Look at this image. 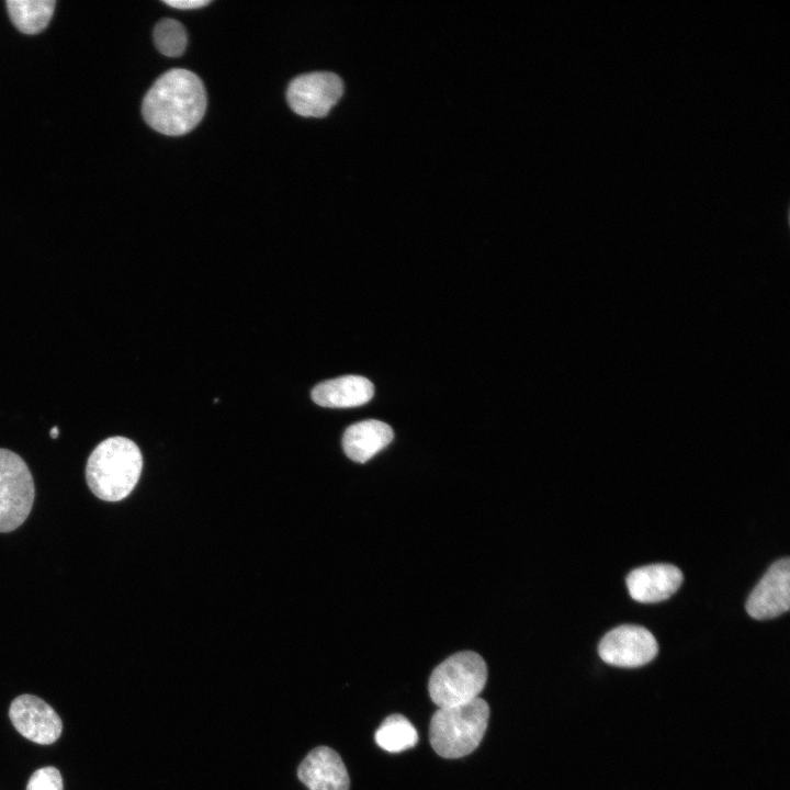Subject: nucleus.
I'll list each match as a JSON object with an SVG mask.
<instances>
[{"label": "nucleus", "mask_w": 790, "mask_h": 790, "mask_svg": "<svg viewBox=\"0 0 790 790\" xmlns=\"http://www.w3.org/2000/svg\"><path fill=\"white\" fill-rule=\"evenodd\" d=\"M50 436H52V438H56V437L58 436V428H57V427H54V428L50 430Z\"/></svg>", "instance_id": "obj_19"}, {"label": "nucleus", "mask_w": 790, "mask_h": 790, "mask_svg": "<svg viewBox=\"0 0 790 790\" xmlns=\"http://www.w3.org/2000/svg\"><path fill=\"white\" fill-rule=\"evenodd\" d=\"M654 635L645 628L623 624L610 630L601 639L598 653L603 662L618 667H640L657 654Z\"/></svg>", "instance_id": "obj_6"}, {"label": "nucleus", "mask_w": 790, "mask_h": 790, "mask_svg": "<svg viewBox=\"0 0 790 790\" xmlns=\"http://www.w3.org/2000/svg\"><path fill=\"white\" fill-rule=\"evenodd\" d=\"M747 613L756 620L776 618L790 608V560L776 561L755 586L746 601Z\"/></svg>", "instance_id": "obj_9"}, {"label": "nucleus", "mask_w": 790, "mask_h": 790, "mask_svg": "<svg viewBox=\"0 0 790 790\" xmlns=\"http://www.w3.org/2000/svg\"><path fill=\"white\" fill-rule=\"evenodd\" d=\"M681 571L672 564H651L630 572L627 586L632 599L654 603L668 599L682 583Z\"/></svg>", "instance_id": "obj_10"}, {"label": "nucleus", "mask_w": 790, "mask_h": 790, "mask_svg": "<svg viewBox=\"0 0 790 790\" xmlns=\"http://www.w3.org/2000/svg\"><path fill=\"white\" fill-rule=\"evenodd\" d=\"M206 110V92L201 79L185 69L161 75L146 93L142 112L155 131L179 136L193 129Z\"/></svg>", "instance_id": "obj_1"}, {"label": "nucleus", "mask_w": 790, "mask_h": 790, "mask_svg": "<svg viewBox=\"0 0 790 790\" xmlns=\"http://www.w3.org/2000/svg\"><path fill=\"white\" fill-rule=\"evenodd\" d=\"M9 716L16 731L34 743L53 744L61 734L60 718L38 697L32 695L16 697L10 706Z\"/></svg>", "instance_id": "obj_8"}, {"label": "nucleus", "mask_w": 790, "mask_h": 790, "mask_svg": "<svg viewBox=\"0 0 790 790\" xmlns=\"http://www.w3.org/2000/svg\"><path fill=\"white\" fill-rule=\"evenodd\" d=\"M374 394L371 381L360 375H343L314 386V403L329 408L357 407L368 403Z\"/></svg>", "instance_id": "obj_12"}, {"label": "nucleus", "mask_w": 790, "mask_h": 790, "mask_svg": "<svg viewBox=\"0 0 790 790\" xmlns=\"http://www.w3.org/2000/svg\"><path fill=\"white\" fill-rule=\"evenodd\" d=\"M297 776L309 790H349L350 787L342 759L327 746L311 751L300 764Z\"/></svg>", "instance_id": "obj_11"}, {"label": "nucleus", "mask_w": 790, "mask_h": 790, "mask_svg": "<svg viewBox=\"0 0 790 790\" xmlns=\"http://www.w3.org/2000/svg\"><path fill=\"white\" fill-rule=\"evenodd\" d=\"M154 40L158 50L168 57L180 56L187 46L183 25L172 19H163L156 25Z\"/></svg>", "instance_id": "obj_16"}, {"label": "nucleus", "mask_w": 790, "mask_h": 790, "mask_svg": "<svg viewBox=\"0 0 790 790\" xmlns=\"http://www.w3.org/2000/svg\"><path fill=\"white\" fill-rule=\"evenodd\" d=\"M374 737L376 744L390 753H400L414 747L418 742L416 729L402 714L387 716L376 730Z\"/></svg>", "instance_id": "obj_15"}, {"label": "nucleus", "mask_w": 790, "mask_h": 790, "mask_svg": "<svg viewBox=\"0 0 790 790\" xmlns=\"http://www.w3.org/2000/svg\"><path fill=\"white\" fill-rule=\"evenodd\" d=\"M392 428L380 420L368 419L349 426L342 436L346 455L354 462L365 463L393 440Z\"/></svg>", "instance_id": "obj_13"}, {"label": "nucleus", "mask_w": 790, "mask_h": 790, "mask_svg": "<svg viewBox=\"0 0 790 790\" xmlns=\"http://www.w3.org/2000/svg\"><path fill=\"white\" fill-rule=\"evenodd\" d=\"M488 719L489 707L479 697L467 703L438 708L430 720V744L443 758L469 755L482 742Z\"/></svg>", "instance_id": "obj_3"}, {"label": "nucleus", "mask_w": 790, "mask_h": 790, "mask_svg": "<svg viewBox=\"0 0 790 790\" xmlns=\"http://www.w3.org/2000/svg\"><path fill=\"white\" fill-rule=\"evenodd\" d=\"M143 469V456L137 444L125 437H111L91 452L86 466V478L91 492L105 501L127 497L136 486Z\"/></svg>", "instance_id": "obj_2"}, {"label": "nucleus", "mask_w": 790, "mask_h": 790, "mask_svg": "<svg viewBox=\"0 0 790 790\" xmlns=\"http://www.w3.org/2000/svg\"><path fill=\"white\" fill-rule=\"evenodd\" d=\"M486 679L487 666L483 657L472 651L459 652L433 669L428 691L438 708L459 706L478 698Z\"/></svg>", "instance_id": "obj_4"}, {"label": "nucleus", "mask_w": 790, "mask_h": 790, "mask_svg": "<svg viewBox=\"0 0 790 790\" xmlns=\"http://www.w3.org/2000/svg\"><path fill=\"white\" fill-rule=\"evenodd\" d=\"M34 494L33 477L24 460L0 448V532H10L25 521Z\"/></svg>", "instance_id": "obj_5"}, {"label": "nucleus", "mask_w": 790, "mask_h": 790, "mask_svg": "<svg viewBox=\"0 0 790 790\" xmlns=\"http://www.w3.org/2000/svg\"><path fill=\"white\" fill-rule=\"evenodd\" d=\"M166 4L177 8V9H196L200 7L207 5L210 3L208 0H173V1H165Z\"/></svg>", "instance_id": "obj_18"}, {"label": "nucleus", "mask_w": 790, "mask_h": 790, "mask_svg": "<svg viewBox=\"0 0 790 790\" xmlns=\"http://www.w3.org/2000/svg\"><path fill=\"white\" fill-rule=\"evenodd\" d=\"M342 82L332 72H311L294 78L286 98L291 109L305 117H323L342 95Z\"/></svg>", "instance_id": "obj_7"}, {"label": "nucleus", "mask_w": 790, "mask_h": 790, "mask_svg": "<svg viewBox=\"0 0 790 790\" xmlns=\"http://www.w3.org/2000/svg\"><path fill=\"white\" fill-rule=\"evenodd\" d=\"M12 23L25 34L41 32L48 24L55 8L54 0H8Z\"/></svg>", "instance_id": "obj_14"}, {"label": "nucleus", "mask_w": 790, "mask_h": 790, "mask_svg": "<svg viewBox=\"0 0 790 790\" xmlns=\"http://www.w3.org/2000/svg\"><path fill=\"white\" fill-rule=\"evenodd\" d=\"M26 790H63L60 772L52 766L35 770L29 779Z\"/></svg>", "instance_id": "obj_17"}]
</instances>
